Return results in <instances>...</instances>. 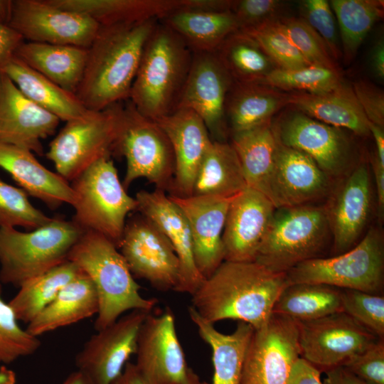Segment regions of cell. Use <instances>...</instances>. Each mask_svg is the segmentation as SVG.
<instances>
[{"label": "cell", "instance_id": "8fae6325", "mask_svg": "<svg viewBox=\"0 0 384 384\" xmlns=\"http://www.w3.org/2000/svg\"><path fill=\"white\" fill-rule=\"evenodd\" d=\"M297 322L301 357L321 372L342 366L382 340L343 311Z\"/></svg>", "mask_w": 384, "mask_h": 384}, {"label": "cell", "instance_id": "5bb4252c", "mask_svg": "<svg viewBox=\"0 0 384 384\" xmlns=\"http://www.w3.org/2000/svg\"><path fill=\"white\" fill-rule=\"evenodd\" d=\"M133 277L161 291L175 290L179 261L164 233L141 214L126 222L118 247Z\"/></svg>", "mask_w": 384, "mask_h": 384}, {"label": "cell", "instance_id": "f5cc1de1", "mask_svg": "<svg viewBox=\"0 0 384 384\" xmlns=\"http://www.w3.org/2000/svg\"><path fill=\"white\" fill-rule=\"evenodd\" d=\"M23 41L18 32L8 24L0 21V73Z\"/></svg>", "mask_w": 384, "mask_h": 384}, {"label": "cell", "instance_id": "91938a15", "mask_svg": "<svg viewBox=\"0 0 384 384\" xmlns=\"http://www.w3.org/2000/svg\"><path fill=\"white\" fill-rule=\"evenodd\" d=\"M61 384H93L82 372L76 370L68 375Z\"/></svg>", "mask_w": 384, "mask_h": 384}, {"label": "cell", "instance_id": "5b68a950", "mask_svg": "<svg viewBox=\"0 0 384 384\" xmlns=\"http://www.w3.org/2000/svg\"><path fill=\"white\" fill-rule=\"evenodd\" d=\"M84 231L72 220L52 218L29 232L0 228V282L19 287L67 260Z\"/></svg>", "mask_w": 384, "mask_h": 384}, {"label": "cell", "instance_id": "7402d4cb", "mask_svg": "<svg viewBox=\"0 0 384 384\" xmlns=\"http://www.w3.org/2000/svg\"><path fill=\"white\" fill-rule=\"evenodd\" d=\"M189 225L196 267L206 279L224 261L222 235L233 197L169 196Z\"/></svg>", "mask_w": 384, "mask_h": 384}, {"label": "cell", "instance_id": "83f0119b", "mask_svg": "<svg viewBox=\"0 0 384 384\" xmlns=\"http://www.w3.org/2000/svg\"><path fill=\"white\" fill-rule=\"evenodd\" d=\"M14 55L60 87L75 94L84 73L87 48L24 41Z\"/></svg>", "mask_w": 384, "mask_h": 384}, {"label": "cell", "instance_id": "4316f807", "mask_svg": "<svg viewBox=\"0 0 384 384\" xmlns=\"http://www.w3.org/2000/svg\"><path fill=\"white\" fill-rule=\"evenodd\" d=\"M288 105L330 126L345 128L361 136L370 134L369 120L353 88L343 82L324 92L289 95Z\"/></svg>", "mask_w": 384, "mask_h": 384}, {"label": "cell", "instance_id": "e0dca14e", "mask_svg": "<svg viewBox=\"0 0 384 384\" xmlns=\"http://www.w3.org/2000/svg\"><path fill=\"white\" fill-rule=\"evenodd\" d=\"M233 82L215 53H193L177 109L194 112L203 121L213 140L223 142L227 129L225 100Z\"/></svg>", "mask_w": 384, "mask_h": 384}, {"label": "cell", "instance_id": "cb8c5ba5", "mask_svg": "<svg viewBox=\"0 0 384 384\" xmlns=\"http://www.w3.org/2000/svg\"><path fill=\"white\" fill-rule=\"evenodd\" d=\"M156 122L169 138L174 154L171 196H192L196 174L213 139L201 118L188 109H177Z\"/></svg>", "mask_w": 384, "mask_h": 384}, {"label": "cell", "instance_id": "277c9868", "mask_svg": "<svg viewBox=\"0 0 384 384\" xmlns=\"http://www.w3.org/2000/svg\"><path fill=\"white\" fill-rule=\"evenodd\" d=\"M68 260L74 262L92 281L99 309L94 328L100 331L132 310L151 311L157 304L139 292L127 264L118 248L104 235L85 231L70 250Z\"/></svg>", "mask_w": 384, "mask_h": 384}, {"label": "cell", "instance_id": "9a60e30c", "mask_svg": "<svg viewBox=\"0 0 384 384\" xmlns=\"http://www.w3.org/2000/svg\"><path fill=\"white\" fill-rule=\"evenodd\" d=\"M136 368L146 384H183L191 368L178 340L170 308L148 314L138 334Z\"/></svg>", "mask_w": 384, "mask_h": 384}, {"label": "cell", "instance_id": "9f6ffc18", "mask_svg": "<svg viewBox=\"0 0 384 384\" xmlns=\"http://www.w3.org/2000/svg\"><path fill=\"white\" fill-rule=\"evenodd\" d=\"M370 65L375 75L383 80L384 78V44L382 40H379L373 48Z\"/></svg>", "mask_w": 384, "mask_h": 384}, {"label": "cell", "instance_id": "f546056e", "mask_svg": "<svg viewBox=\"0 0 384 384\" xmlns=\"http://www.w3.org/2000/svg\"><path fill=\"white\" fill-rule=\"evenodd\" d=\"M188 314L199 336L211 348L213 384H240L253 327L239 321L233 333L225 334L215 329L214 324L201 317L191 306Z\"/></svg>", "mask_w": 384, "mask_h": 384}, {"label": "cell", "instance_id": "11a10c76", "mask_svg": "<svg viewBox=\"0 0 384 384\" xmlns=\"http://www.w3.org/2000/svg\"><path fill=\"white\" fill-rule=\"evenodd\" d=\"M112 384H146L136 366L127 362L121 374L114 380Z\"/></svg>", "mask_w": 384, "mask_h": 384}, {"label": "cell", "instance_id": "e575fe53", "mask_svg": "<svg viewBox=\"0 0 384 384\" xmlns=\"http://www.w3.org/2000/svg\"><path fill=\"white\" fill-rule=\"evenodd\" d=\"M277 142L270 122L232 134L230 144L238 158L247 187L267 197Z\"/></svg>", "mask_w": 384, "mask_h": 384}, {"label": "cell", "instance_id": "6f0895ef", "mask_svg": "<svg viewBox=\"0 0 384 384\" xmlns=\"http://www.w3.org/2000/svg\"><path fill=\"white\" fill-rule=\"evenodd\" d=\"M369 130L372 134L375 147L376 156L374 161L384 166V132L383 127L376 125L369 121Z\"/></svg>", "mask_w": 384, "mask_h": 384}, {"label": "cell", "instance_id": "4fadbf2b", "mask_svg": "<svg viewBox=\"0 0 384 384\" xmlns=\"http://www.w3.org/2000/svg\"><path fill=\"white\" fill-rule=\"evenodd\" d=\"M9 26L24 41L86 48L100 29L90 17L55 6L48 0H13Z\"/></svg>", "mask_w": 384, "mask_h": 384}, {"label": "cell", "instance_id": "d6a6232c", "mask_svg": "<svg viewBox=\"0 0 384 384\" xmlns=\"http://www.w3.org/2000/svg\"><path fill=\"white\" fill-rule=\"evenodd\" d=\"M2 73L27 98L60 120L68 122L81 117L87 111L75 94L60 87L15 55L5 65Z\"/></svg>", "mask_w": 384, "mask_h": 384}, {"label": "cell", "instance_id": "603a6c76", "mask_svg": "<svg viewBox=\"0 0 384 384\" xmlns=\"http://www.w3.org/2000/svg\"><path fill=\"white\" fill-rule=\"evenodd\" d=\"M137 211L151 220L167 238L179 261L176 292L192 295L205 279L194 260L192 237L188 223L179 207L164 191H139L135 197Z\"/></svg>", "mask_w": 384, "mask_h": 384}, {"label": "cell", "instance_id": "f6af8a7d", "mask_svg": "<svg viewBox=\"0 0 384 384\" xmlns=\"http://www.w3.org/2000/svg\"><path fill=\"white\" fill-rule=\"evenodd\" d=\"M279 26L311 64L337 70L324 40L302 18H289L277 20Z\"/></svg>", "mask_w": 384, "mask_h": 384}, {"label": "cell", "instance_id": "9c48e42d", "mask_svg": "<svg viewBox=\"0 0 384 384\" xmlns=\"http://www.w3.org/2000/svg\"><path fill=\"white\" fill-rule=\"evenodd\" d=\"M384 247L381 233L371 228L352 248L331 257L302 262L287 272L289 284H323L341 289L381 294Z\"/></svg>", "mask_w": 384, "mask_h": 384}, {"label": "cell", "instance_id": "f35d334b", "mask_svg": "<svg viewBox=\"0 0 384 384\" xmlns=\"http://www.w3.org/2000/svg\"><path fill=\"white\" fill-rule=\"evenodd\" d=\"M215 53L234 82L259 83L276 68L258 43L240 31L227 37Z\"/></svg>", "mask_w": 384, "mask_h": 384}, {"label": "cell", "instance_id": "db71d44e", "mask_svg": "<svg viewBox=\"0 0 384 384\" xmlns=\"http://www.w3.org/2000/svg\"><path fill=\"white\" fill-rule=\"evenodd\" d=\"M323 384H366L343 366L326 370Z\"/></svg>", "mask_w": 384, "mask_h": 384}, {"label": "cell", "instance_id": "d6986e66", "mask_svg": "<svg viewBox=\"0 0 384 384\" xmlns=\"http://www.w3.org/2000/svg\"><path fill=\"white\" fill-rule=\"evenodd\" d=\"M275 209L270 198L250 187L233 197L222 235L224 261H255Z\"/></svg>", "mask_w": 384, "mask_h": 384}, {"label": "cell", "instance_id": "681fc988", "mask_svg": "<svg viewBox=\"0 0 384 384\" xmlns=\"http://www.w3.org/2000/svg\"><path fill=\"white\" fill-rule=\"evenodd\" d=\"M282 3L277 0L233 1L231 11L238 24L239 31H245L265 22L274 21Z\"/></svg>", "mask_w": 384, "mask_h": 384}, {"label": "cell", "instance_id": "7c38bea8", "mask_svg": "<svg viewBox=\"0 0 384 384\" xmlns=\"http://www.w3.org/2000/svg\"><path fill=\"white\" fill-rule=\"evenodd\" d=\"M300 356L298 322L273 314L265 325L253 331L240 384H286Z\"/></svg>", "mask_w": 384, "mask_h": 384}, {"label": "cell", "instance_id": "7bdbcfd3", "mask_svg": "<svg viewBox=\"0 0 384 384\" xmlns=\"http://www.w3.org/2000/svg\"><path fill=\"white\" fill-rule=\"evenodd\" d=\"M51 219L31 203L28 194L21 188L0 178V228L21 226L34 230Z\"/></svg>", "mask_w": 384, "mask_h": 384}, {"label": "cell", "instance_id": "2e32d148", "mask_svg": "<svg viewBox=\"0 0 384 384\" xmlns=\"http://www.w3.org/2000/svg\"><path fill=\"white\" fill-rule=\"evenodd\" d=\"M132 310L97 331L77 353V370L93 384H112L132 354H135L139 329L149 313Z\"/></svg>", "mask_w": 384, "mask_h": 384}, {"label": "cell", "instance_id": "60d3db41", "mask_svg": "<svg viewBox=\"0 0 384 384\" xmlns=\"http://www.w3.org/2000/svg\"><path fill=\"white\" fill-rule=\"evenodd\" d=\"M341 82L338 70L310 65L294 70L275 68L259 83L284 90L320 93L329 91Z\"/></svg>", "mask_w": 384, "mask_h": 384}, {"label": "cell", "instance_id": "be15d7a7", "mask_svg": "<svg viewBox=\"0 0 384 384\" xmlns=\"http://www.w3.org/2000/svg\"><path fill=\"white\" fill-rule=\"evenodd\" d=\"M183 384H206L191 369L187 380Z\"/></svg>", "mask_w": 384, "mask_h": 384}, {"label": "cell", "instance_id": "b9f144b4", "mask_svg": "<svg viewBox=\"0 0 384 384\" xmlns=\"http://www.w3.org/2000/svg\"><path fill=\"white\" fill-rule=\"evenodd\" d=\"M240 31L253 38L277 68L294 70L311 65L282 30L277 20Z\"/></svg>", "mask_w": 384, "mask_h": 384}, {"label": "cell", "instance_id": "484cf974", "mask_svg": "<svg viewBox=\"0 0 384 384\" xmlns=\"http://www.w3.org/2000/svg\"><path fill=\"white\" fill-rule=\"evenodd\" d=\"M0 167L28 195L40 199L50 209L63 203L73 206L75 202V191L68 181L42 165L28 149L0 144Z\"/></svg>", "mask_w": 384, "mask_h": 384}, {"label": "cell", "instance_id": "1f68e13d", "mask_svg": "<svg viewBox=\"0 0 384 384\" xmlns=\"http://www.w3.org/2000/svg\"><path fill=\"white\" fill-rule=\"evenodd\" d=\"M59 8L85 14L100 26L161 20L181 10L184 0H48Z\"/></svg>", "mask_w": 384, "mask_h": 384}, {"label": "cell", "instance_id": "8d00e7d4", "mask_svg": "<svg viewBox=\"0 0 384 384\" xmlns=\"http://www.w3.org/2000/svg\"><path fill=\"white\" fill-rule=\"evenodd\" d=\"M341 289L314 283L288 285L273 307V314L297 321H311L342 311Z\"/></svg>", "mask_w": 384, "mask_h": 384}, {"label": "cell", "instance_id": "52a82bcc", "mask_svg": "<svg viewBox=\"0 0 384 384\" xmlns=\"http://www.w3.org/2000/svg\"><path fill=\"white\" fill-rule=\"evenodd\" d=\"M329 232L324 208L311 205L276 208L255 261L287 273L302 262L322 257Z\"/></svg>", "mask_w": 384, "mask_h": 384}, {"label": "cell", "instance_id": "7dc6e473", "mask_svg": "<svg viewBox=\"0 0 384 384\" xmlns=\"http://www.w3.org/2000/svg\"><path fill=\"white\" fill-rule=\"evenodd\" d=\"M304 19L318 33L335 60L341 57V49L334 12L326 0H306L302 2Z\"/></svg>", "mask_w": 384, "mask_h": 384}, {"label": "cell", "instance_id": "836d02e7", "mask_svg": "<svg viewBox=\"0 0 384 384\" xmlns=\"http://www.w3.org/2000/svg\"><path fill=\"white\" fill-rule=\"evenodd\" d=\"M159 21L172 29L192 53H215L227 37L239 31L232 11L178 10Z\"/></svg>", "mask_w": 384, "mask_h": 384}, {"label": "cell", "instance_id": "680465c9", "mask_svg": "<svg viewBox=\"0 0 384 384\" xmlns=\"http://www.w3.org/2000/svg\"><path fill=\"white\" fill-rule=\"evenodd\" d=\"M373 173L375 176L379 215H383L384 209V166L374 161Z\"/></svg>", "mask_w": 384, "mask_h": 384}, {"label": "cell", "instance_id": "4dcf8cb0", "mask_svg": "<svg viewBox=\"0 0 384 384\" xmlns=\"http://www.w3.org/2000/svg\"><path fill=\"white\" fill-rule=\"evenodd\" d=\"M288 97L260 83L233 81L225 105L226 127L234 134L268 123Z\"/></svg>", "mask_w": 384, "mask_h": 384}, {"label": "cell", "instance_id": "94428289", "mask_svg": "<svg viewBox=\"0 0 384 384\" xmlns=\"http://www.w3.org/2000/svg\"><path fill=\"white\" fill-rule=\"evenodd\" d=\"M13 0H0V21L8 24L12 12Z\"/></svg>", "mask_w": 384, "mask_h": 384}, {"label": "cell", "instance_id": "3957f363", "mask_svg": "<svg viewBox=\"0 0 384 384\" xmlns=\"http://www.w3.org/2000/svg\"><path fill=\"white\" fill-rule=\"evenodd\" d=\"M193 53L167 25L159 21L143 49L129 100L154 121L176 109L188 78Z\"/></svg>", "mask_w": 384, "mask_h": 384}, {"label": "cell", "instance_id": "ab89813d", "mask_svg": "<svg viewBox=\"0 0 384 384\" xmlns=\"http://www.w3.org/2000/svg\"><path fill=\"white\" fill-rule=\"evenodd\" d=\"M329 4L339 26L344 60L348 63L373 24L383 16V1L332 0Z\"/></svg>", "mask_w": 384, "mask_h": 384}, {"label": "cell", "instance_id": "d590c367", "mask_svg": "<svg viewBox=\"0 0 384 384\" xmlns=\"http://www.w3.org/2000/svg\"><path fill=\"white\" fill-rule=\"evenodd\" d=\"M246 187L238 158L231 144L213 140L196 174L192 195L230 198Z\"/></svg>", "mask_w": 384, "mask_h": 384}, {"label": "cell", "instance_id": "f1b7e54d", "mask_svg": "<svg viewBox=\"0 0 384 384\" xmlns=\"http://www.w3.org/2000/svg\"><path fill=\"white\" fill-rule=\"evenodd\" d=\"M97 294L90 279L82 271L31 321L26 331L35 336L72 325L98 312Z\"/></svg>", "mask_w": 384, "mask_h": 384}, {"label": "cell", "instance_id": "6125c7cd", "mask_svg": "<svg viewBox=\"0 0 384 384\" xmlns=\"http://www.w3.org/2000/svg\"><path fill=\"white\" fill-rule=\"evenodd\" d=\"M16 375L14 370L5 366L0 367V384H16Z\"/></svg>", "mask_w": 384, "mask_h": 384}, {"label": "cell", "instance_id": "f907efd6", "mask_svg": "<svg viewBox=\"0 0 384 384\" xmlns=\"http://www.w3.org/2000/svg\"><path fill=\"white\" fill-rule=\"evenodd\" d=\"M353 90L368 119L383 127V93L370 83L361 81L354 83Z\"/></svg>", "mask_w": 384, "mask_h": 384}, {"label": "cell", "instance_id": "ffe728a7", "mask_svg": "<svg viewBox=\"0 0 384 384\" xmlns=\"http://www.w3.org/2000/svg\"><path fill=\"white\" fill-rule=\"evenodd\" d=\"M330 186V176L310 157L277 140L267 196L276 208L310 205Z\"/></svg>", "mask_w": 384, "mask_h": 384}, {"label": "cell", "instance_id": "ba28073f", "mask_svg": "<svg viewBox=\"0 0 384 384\" xmlns=\"http://www.w3.org/2000/svg\"><path fill=\"white\" fill-rule=\"evenodd\" d=\"M122 116L123 104L118 102L66 122L46 154L57 173L73 181L96 161L114 155Z\"/></svg>", "mask_w": 384, "mask_h": 384}, {"label": "cell", "instance_id": "d4e9b609", "mask_svg": "<svg viewBox=\"0 0 384 384\" xmlns=\"http://www.w3.org/2000/svg\"><path fill=\"white\" fill-rule=\"evenodd\" d=\"M370 206V174L367 165L363 163L342 181L329 210H326L336 255L358 242L368 222Z\"/></svg>", "mask_w": 384, "mask_h": 384}, {"label": "cell", "instance_id": "6da1fadb", "mask_svg": "<svg viewBox=\"0 0 384 384\" xmlns=\"http://www.w3.org/2000/svg\"><path fill=\"white\" fill-rule=\"evenodd\" d=\"M289 285L287 273L255 262L223 261L191 295L192 307L207 321L233 319L258 329Z\"/></svg>", "mask_w": 384, "mask_h": 384}, {"label": "cell", "instance_id": "44dd1931", "mask_svg": "<svg viewBox=\"0 0 384 384\" xmlns=\"http://www.w3.org/2000/svg\"><path fill=\"white\" fill-rule=\"evenodd\" d=\"M60 119L27 98L4 73H0V144L41 156V139L53 135Z\"/></svg>", "mask_w": 384, "mask_h": 384}, {"label": "cell", "instance_id": "ac0fdd59", "mask_svg": "<svg viewBox=\"0 0 384 384\" xmlns=\"http://www.w3.org/2000/svg\"><path fill=\"white\" fill-rule=\"evenodd\" d=\"M273 131L282 144L307 155L330 177L348 166L351 146L339 128L297 112L286 116Z\"/></svg>", "mask_w": 384, "mask_h": 384}, {"label": "cell", "instance_id": "ee69618b", "mask_svg": "<svg viewBox=\"0 0 384 384\" xmlns=\"http://www.w3.org/2000/svg\"><path fill=\"white\" fill-rule=\"evenodd\" d=\"M0 282V363L10 364L18 358L32 355L41 346L37 336L23 329L15 314L1 296Z\"/></svg>", "mask_w": 384, "mask_h": 384}, {"label": "cell", "instance_id": "bcb514c9", "mask_svg": "<svg viewBox=\"0 0 384 384\" xmlns=\"http://www.w3.org/2000/svg\"><path fill=\"white\" fill-rule=\"evenodd\" d=\"M342 311L373 333L384 338V297L353 289H341Z\"/></svg>", "mask_w": 384, "mask_h": 384}, {"label": "cell", "instance_id": "c3c4849f", "mask_svg": "<svg viewBox=\"0 0 384 384\" xmlns=\"http://www.w3.org/2000/svg\"><path fill=\"white\" fill-rule=\"evenodd\" d=\"M342 366L366 384H384L383 340H379Z\"/></svg>", "mask_w": 384, "mask_h": 384}, {"label": "cell", "instance_id": "74e56055", "mask_svg": "<svg viewBox=\"0 0 384 384\" xmlns=\"http://www.w3.org/2000/svg\"><path fill=\"white\" fill-rule=\"evenodd\" d=\"M81 272L74 262L67 260L23 282L9 302L17 320L26 324L31 321Z\"/></svg>", "mask_w": 384, "mask_h": 384}, {"label": "cell", "instance_id": "8992f818", "mask_svg": "<svg viewBox=\"0 0 384 384\" xmlns=\"http://www.w3.org/2000/svg\"><path fill=\"white\" fill-rule=\"evenodd\" d=\"M71 186L75 193L72 220L84 232L104 235L118 248L126 218L137 210L138 203L127 194L110 157L94 162Z\"/></svg>", "mask_w": 384, "mask_h": 384}, {"label": "cell", "instance_id": "816d5d0a", "mask_svg": "<svg viewBox=\"0 0 384 384\" xmlns=\"http://www.w3.org/2000/svg\"><path fill=\"white\" fill-rule=\"evenodd\" d=\"M321 373L312 363L300 356L294 363L286 384H323Z\"/></svg>", "mask_w": 384, "mask_h": 384}, {"label": "cell", "instance_id": "30bf717a", "mask_svg": "<svg viewBox=\"0 0 384 384\" xmlns=\"http://www.w3.org/2000/svg\"><path fill=\"white\" fill-rule=\"evenodd\" d=\"M114 155L123 156L127 170L123 186L127 190L139 178H145L156 189L171 191L175 159L169 138L157 122L126 100Z\"/></svg>", "mask_w": 384, "mask_h": 384}, {"label": "cell", "instance_id": "7a4b0ae2", "mask_svg": "<svg viewBox=\"0 0 384 384\" xmlns=\"http://www.w3.org/2000/svg\"><path fill=\"white\" fill-rule=\"evenodd\" d=\"M159 21L100 26L75 92L87 110L129 99L144 47Z\"/></svg>", "mask_w": 384, "mask_h": 384}]
</instances>
